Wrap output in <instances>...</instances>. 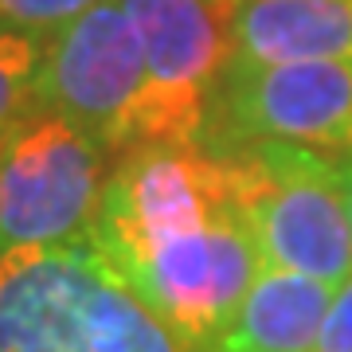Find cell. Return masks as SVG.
Masks as SVG:
<instances>
[{"mask_svg": "<svg viewBox=\"0 0 352 352\" xmlns=\"http://www.w3.org/2000/svg\"><path fill=\"white\" fill-rule=\"evenodd\" d=\"M212 149L289 145L352 164V59L227 63L200 133Z\"/></svg>", "mask_w": 352, "mask_h": 352, "instance_id": "cell-4", "label": "cell"}, {"mask_svg": "<svg viewBox=\"0 0 352 352\" xmlns=\"http://www.w3.org/2000/svg\"><path fill=\"white\" fill-rule=\"evenodd\" d=\"M98 0H0V24L32 32L39 39H51L59 28L94 8Z\"/></svg>", "mask_w": 352, "mask_h": 352, "instance_id": "cell-9", "label": "cell"}, {"mask_svg": "<svg viewBox=\"0 0 352 352\" xmlns=\"http://www.w3.org/2000/svg\"><path fill=\"white\" fill-rule=\"evenodd\" d=\"M145 87V51L122 0H98L43 43L39 102L90 133L110 157L126 153Z\"/></svg>", "mask_w": 352, "mask_h": 352, "instance_id": "cell-5", "label": "cell"}, {"mask_svg": "<svg viewBox=\"0 0 352 352\" xmlns=\"http://www.w3.org/2000/svg\"><path fill=\"white\" fill-rule=\"evenodd\" d=\"M106 149L39 102L0 133V243L63 247L94 235L106 196Z\"/></svg>", "mask_w": 352, "mask_h": 352, "instance_id": "cell-3", "label": "cell"}, {"mask_svg": "<svg viewBox=\"0 0 352 352\" xmlns=\"http://www.w3.org/2000/svg\"><path fill=\"white\" fill-rule=\"evenodd\" d=\"M0 352H192L94 243L0 254Z\"/></svg>", "mask_w": 352, "mask_h": 352, "instance_id": "cell-1", "label": "cell"}, {"mask_svg": "<svg viewBox=\"0 0 352 352\" xmlns=\"http://www.w3.org/2000/svg\"><path fill=\"white\" fill-rule=\"evenodd\" d=\"M235 173V200L263 266L337 289L352 278V219L337 164L289 145L219 149Z\"/></svg>", "mask_w": 352, "mask_h": 352, "instance_id": "cell-2", "label": "cell"}, {"mask_svg": "<svg viewBox=\"0 0 352 352\" xmlns=\"http://www.w3.org/2000/svg\"><path fill=\"white\" fill-rule=\"evenodd\" d=\"M0 254H4V243H0Z\"/></svg>", "mask_w": 352, "mask_h": 352, "instance_id": "cell-12", "label": "cell"}, {"mask_svg": "<svg viewBox=\"0 0 352 352\" xmlns=\"http://www.w3.org/2000/svg\"><path fill=\"white\" fill-rule=\"evenodd\" d=\"M314 352H352V278L333 294V305L325 314V325H321Z\"/></svg>", "mask_w": 352, "mask_h": 352, "instance_id": "cell-10", "label": "cell"}, {"mask_svg": "<svg viewBox=\"0 0 352 352\" xmlns=\"http://www.w3.org/2000/svg\"><path fill=\"white\" fill-rule=\"evenodd\" d=\"M333 294L337 289L329 282L263 266L208 352H314Z\"/></svg>", "mask_w": 352, "mask_h": 352, "instance_id": "cell-7", "label": "cell"}, {"mask_svg": "<svg viewBox=\"0 0 352 352\" xmlns=\"http://www.w3.org/2000/svg\"><path fill=\"white\" fill-rule=\"evenodd\" d=\"M340 180H344V204H349V219H352V164L340 168Z\"/></svg>", "mask_w": 352, "mask_h": 352, "instance_id": "cell-11", "label": "cell"}, {"mask_svg": "<svg viewBox=\"0 0 352 352\" xmlns=\"http://www.w3.org/2000/svg\"><path fill=\"white\" fill-rule=\"evenodd\" d=\"M352 59V0H239L231 63Z\"/></svg>", "mask_w": 352, "mask_h": 352, "instance_id": "cell-6", "label": "cell"}, {"mask_svg": "<svg viewBox=\"0 0 352 352\" xmlns=\"http://www.w3.org/2000/svg\"><path fill=\"white\" fill-rule=\"evenodd\" d=\"M47 39L0 24V133L39 106V71Z\"/></svg>", "mask_w": 352, "mask_h": 352, "instance_id": "cell-8", "label": "cell"}]
</instances>
